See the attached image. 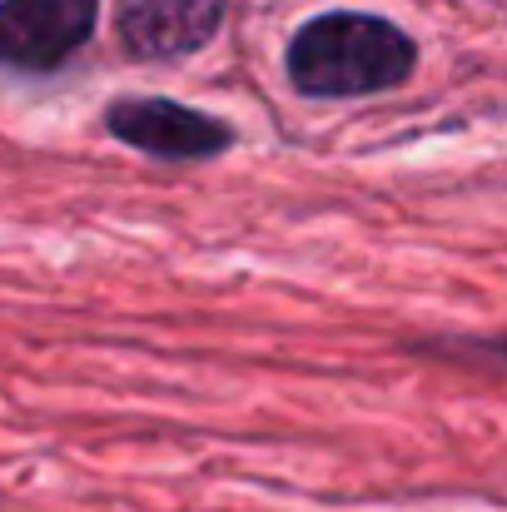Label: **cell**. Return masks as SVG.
Masks as SVG:
<instances>
[{
	"label": "cell",
	"instance_id": "5",
	"mask_svg": "<svg viewBox=\"0 0 507 512\" xmlns=\"http://www.w3.org/2000/svg\"><path fill=\"white\" fill-rule=\"evenodd\" d=\"M458 353H463V358H478V363H498V368H507V339H463Z\"/></svg>",
	"mask_w": 507,
	"mask_h": 512
},
{
	"label": "cell",
	"instance_id": "3",
	"mask_svg": "<svg viewBox=\"0 0 507 512\" xmlns=\"http://www.w3.org/2000/svg\"><path fill=\"white\" fill-rule=\"evenodd\" d=\"M100 0H0V70L55 75L95 35Z\"/></svg>",
	"mask_w": 507,
	"mask_h": 512
},
{
	"label": "cell",
	"instance_id": "1",
	"mask_svg": "<svg viewBox=\"0 0 507 512\" xmlns=\"http://www.w3.org/2000/svg\"><path fill=\"white\" fill-rule=\"evenodd\" d=\"M418 40L373 10H324L289 35L284 75L304 100H368L408 85Z\"/></svg>",
	"mask_w": 507,
	"mask_h": 512
},
{
	"label": "cell",
	"instance_id": "4",
	"mask_svg": "<svg viewBox=\"0 0 507 512\" xmlns=\"http://www.w3.org/2000/svg\"><path fill=\"white\" fill-rule=\"evenodd\" d=\"M229 0H115V35L135 60H184L219 40Z\"/></svg>",
	"mask_w": 507,
	"mask_h": 512
},
{
	"label": "cell",
	"instance_id": "2",
	"mask_svg": "<svg viewBox=\"0 0 507 512\" xmlns=\"http://www.w3.org/2000/svg\"><path fill=\"white\" fill-rule=\"evenodd\" d=\"M105 130L150 155V160H174V165H189V160H219L229 145H234V125L209 115V110H194L184 100H169V95H125V100H110L105 105Z\"/></svg>",
	"mask_w": 507,
	"mask_h": 512
}]
</instances>
